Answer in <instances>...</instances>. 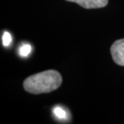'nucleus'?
<instances>
[{
	"instance_id": "obj_3",
	"label": "nucleus",
	"mask_w": 124,
	"mask_h": 124,
	"mask_svg": "<svg viewBox=\"0 0 124 124\" xmlns=\"http://www.w3.org/2000/svg\"><path fill=\"white\" fill-rule=\"evenodd\" d=\"M66 1L75 2L85 9L101 8L108 4V0H66Z\"/></svg>"
},
{
	"instance_id": "obj_2",
	"label": "nucleus",
	"mask_w": 124,
	"mask_h": 124,
	"mask_svg": "<svg viewBox=\"0 0 124 124\" xmlns=\"http://www.w3.org/2000/svg\"><path fill=\"white\" fill-rule=\"evenodd\" d=\"M110 53L116 64L124 66V39L114 42L110 47Z\"/></svg>"
},
{
	"instance_id": "obj_5",
	"label": "nucleus",
	"mask_w": 124,
	"mask_h": 124,
	"mask_svg": "<svg viewBox=\"0 0 124 124\" xmlns=\"http://www.w3.org/2000/svg\"><path fill=\"white\" fill-rule=\"evenodd\" d=\"M31 46L28 44H25L19 48V53L21 56L25 57V56H28L31 53Z\"/></svg>"
},
{
	"instance_id": "obj_4",
	"label": "nucleus",
	"mask_w": 124,
	"mask_h": 124,
	"mask_svg": "<svg viewBox=\"0 0 124 124\" xmlns=\"http://www.w3.org/2000/svg\"><path fill=\"white\" fill-rule=\"evenodd\" d=\"M53 113L56 118H60V119H65L67 118V114L66 111L62 109L60 106H56L53 109Z\"/></svg>"
},
{
	"instance_id": "obj_1",
	"label": "nucleus",
	"mask_w": 124,
	"mask_h": 124,
	"mask_svg": "<svg viewBox=\"0 0 124 124\" xmlns=\"http://www.w3.org/2000/svg\"><path fill=\"white\" fill-rule=\"evenodd\" d=\"M62 84V77L58 71L49 69L29 76L23 81V88L32 94L46 93L54 91Z\"/></svg>"
},
{
	"instance_id": "obj_6",
	"label": "nucleus",
	"mask_w": 124,
	"mask_h": 124,
	"mask_svg": "<svg viewBox=\"0 0 124 124\" xmlns=\"http://www.w3.org/2000/svg\"><path fill=\"white\" fill-rule=\"evenodd\" d=\"M2 44L5 47H8L11 43V36L8 31H5L2 37Z\"/></svg>"
}]
</instances>
